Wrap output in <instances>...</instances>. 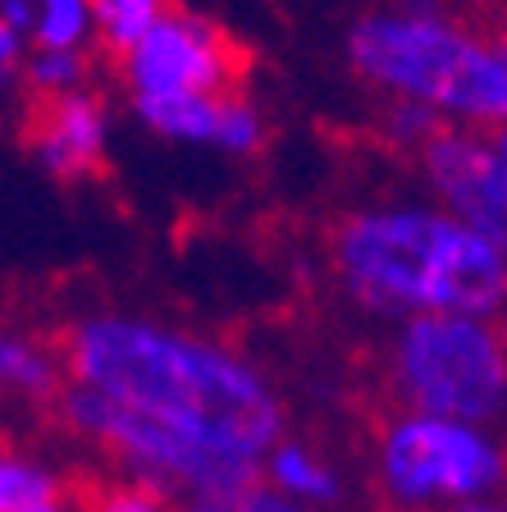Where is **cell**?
Instances as JSON below:
<instances>
[{"label": "cell", "instance_id": "7", "mask_svg": "<svg viewBox=\"0 0 507 512\" xmlns=\"http://www.w3.org/2000/svg\"><path fill=\"white\" fill-rule=\"evenodd\" d=\"M421 165L444 211H453L466 229H476L507 261V160L480 133L439 128L421 147Z\"/></svg>", "mask_w": 507, "mask_h": 512}, {"label": "cell", "instance_id": "3", "mask_svg": "<svg viewBox=\"0 0 507 512\" xmlns=\"http://www.w3.org/2000/svg\"><path fill=\"white\" fill-rule=\"evenodd\" d=\"M348 60L398 101L507 128V42H480L439 10L366 14L348 32Z\"/></svg>", "mask_w": 507, "mask_h": 512}, {"label": "cell", "instance_id": "4", "mask_svg": "<svg viewBox=\"0 0 507 512\" xmlns=\"http://www.w3.org/2000/svg\"><path fill=\"white\" fill-rule=\"evenodd\" d=\"M370 490L389 512H462L503 499L507 439L498 426L398 407L370 439Z\"/></svg>", "mask_w": 507, "mask_h": 512}, {"label": "cell", "instance_id": "6", "mask_svg": "<svg viewBox=\"0 0 507 512\" xmlns=\"http://www.w3.org/2000/svg\"><path fill=\"white\" fill-rule=\"evenodd\" d=\"M124 78L138 96H243L247 51L220 28L188 14H165L124 55Z\"/></svg>", "mask_w": 507, "mask_h": 512}, {"label": "cell", "instance_id": "20", "mask_svg": "<svg viewBox=\"0 0 507 512\" xmlns=\"http://www.w3.org/2000/svg\"><path fill=\"white\" fill-rule=\"evenodd\" d=\"M489 142H494V151L507 160V128H498V133H494V138H489Z\"/></svg>", "mask_w": 507, "mask_h": 512}, {"label": "cell", "instance_id": "14", "mask_svg": "<svg viewBox=\"0 0 507 512\" xmlns=\"http://www.w3.org/2000/svg\"><path fill=\"white\" fill-rule=\"evenodd\" d=\"M92 10L106 46L128 55L169 14V0H92Z\"/></svg>", "mask_w": 507, "mask_h": 512}, {"label": "cell", "instance_id": "12", "mask_svg": "<svg viewBox=\"0 0 507 512\" xmlns=\"http://www.w3.org/2000/svg\"><path fill=\"white\" fill-rule=\"evenodd\" d=\"M233 101L238 96H138L133 106L138 115L156 128L160 138H174V142H215L224 147V128H229L233 115Z\"/></svg>", "mask_w": 507, "mask_h": 512}, {"label": "cell", "instance_id": "16", "mask_svg": "<svg viewBox=\"0 0 507 512\" xmlns=\"http://www.w3.org/2000/svg\"><path fill=\"white\" fill-rule=\"evenodd\" d=\"M92 0H37V42L42 51H78L92 23Z\"/></svg>", "mask_w": 507, "mask_h": 512}, {"label": "cell", "instance_id": "11", "mask_svg": "<svg viewBox=\"0 0 507 512\" xmlns=\"http://www.w3.org/2000/svg\"><path fill=\"white\" fill-rule=\"evenodd\" d=\"M0 384L19 403H60V394L69 389L64 343L32 330H10L0 339Z\"/></svg>", "mask_w": 507, "mask_h": 512}, {"label": "cell", "instance_id": "13", "mask_svg": "<svg viewBox=\"0 0 507 512\" xmlns=\"http://www.w3.org/2000/svg\"><path fill=\"white\" fill-rule=\"evenodd\" d=\"M192 512H325V508H307V503L279 494L275 485H265L261 476H243L229 480V485H215V490L188 499Z\"/></svg>", "mask_w": 507, "mask_h": 512}, {"label": "cell", "instance_id": "17", "mask_svg": "<svg viewBox=\"0 0 507 512\" xmlns=\"http://www.w3.org/2000/svg\"><path fill=\"white\" fill-rule=\"evenodd\" d=\"M83 83V55L78 51H37L28 60L32 96H69Z\"/></svg>", "mask_w": 507, "mask_h": 512}, {"label": "cell", "instance_id": "19", "mask_svg": "<svg viewBox=\"0 0 507 512\" xmlns=\"http://www.w3.org/2000/svg\"><path fill=\"white\" fill-rule=\"evenodd\" d=\"M462 512H507V499H489V503H476V508H462Z\"/></svg>", "mask_w": 507, "mask_h": 512}, {"label": "cell", "instance_id": "2", "mask_svg": "<svg viewBox=\"0 0 507 512\" xmlns=\"http://www.w3.org/2000/svg\"><path fill=\"white\" fill-rule=\"evenodd\" d=\"M338 288L370 316H503L507 261L444 206H361L329 234Z\"/></svg>", "mask_w": 507, "mask_h": 512}, {"label": "cell", "instance_id": "10", "mask_svg": "<svg viewBox=\"0 0 507 512\" xmlns=\"http://www.w3.org/2000/svg\"><path fill=\"white\" fill-rule=\"evenodd\" d=\"M256 476L265 485H275L279 494L307 503V508H325L334 512L338 503L348 499V471L338 467V458L329 448L311 444L302 435H284L270 453H265L261 471Z\"/></svg>", "mask_w": 507, "mask_h": 512}, {"label": "cell", "instance_id": "21", "mask_svg": "<svg viewBox=\"0 0 507 512\" xmlns=\"http://www.w3.org/2000/svg\"><path fill=\"white\" fill-rule=\"evenodd\" d=\"M503 334H507V311H503Z\"/></svg>", "mask_w": 507, "mask_h": 512}, {"label": "cell", "instance_id": "8", "mask_svg": "<svg viewBox=\"0 0 507 512\" xmlns=\"http://www.w3.org/2000/svg\"><path fill=\"white\" fill-rule=\"evenodd\" d=\"M23 142L55 179H87L101 170V156H106V110L87 92L32 96Z\"/></svg>", "mask_w": 507, "mask_h": 512}, {"label": "cell", "instance_id": "18", "mask_svg": "<svg viewBox=\"0 0 507 512\" xmlns=\"http://www.w3.org/2000/svg\"><path fill=\"white\" fill-rule=\"evenodd\" d=\"M0 28H14V32H37V0H5L0 5Z\"/></svg>", "mask_w": 507, "mask_h": 512}, {"label": "cell", "instance_id": "9", "mask_svg": "<svg viewBox=\"0 0 507 512\" xmlns=\"http://www.w3.org/2000/svg\"><path fill=\"white\" fill-rule=\"evenodd\" d=\"M87 490L60 458L32 444H10L0 458V512H83Z\"/></svg>", "mask_w": 507, "mask_h": 512}, {"label": "cell", "instance_id": "15", "mask_svg": "<svg viewBox=\"0 0 507 512\" xmlns=\"http://www.w3.org/2000/svg\"><path fill=\"white\" fill-rule=\"evenodd\" d=\"M83 512H192V508L188 499L169 490H156V485H142V480L128 476H110L87 490Z\"/></svg>", "mask_w": 507, "mask_h": 512}, {"label": "cell", "instance_id": "5", "mask_svg": "<svg viewBox=\"0 0 507 512\" xmlns=\"http://www.w3.org/2000/svg\"><path fill=\"white\" fill-rule=\"evenodd\" d=\"M384 384L398 407L498 426L507 416V334L494 316H412L384 343Z\"/></svg>", "mask_w": 507, "mask_h": 512}, {"label": "cell", "instance_id": "1", "mask_svg": "<svg viewBox=\"0 0 507 512\" xmlns=\"http://www.w3.org/2000/svg\"><path fill=\"white\" fill-rule=\"evenodd\" d=\"M60 343L69 384L197 448L224 480L256 476L265 453L288 435V407L275 380L220 339L142 311H92Z\"/></svg>", "mask_w": 507, "mask_h": 512}]
</instances>
